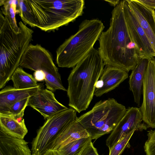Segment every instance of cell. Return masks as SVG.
<instances>
[{
  "label": "cell",
  "mask_w": 155,
  "mask_h": 155,
  "mask_svg": "<svg viewBox=\"0 0 155 155\" xmlns=\"http://www.w3.org/2000/svg\"><path fill=\"white\" fill-rule=\"evenodd\" d=\"M123 5V0H121L113 10L109 27L102 32L98 39V51L105 65L128 72L135 68L141 59L128 31Z\"/></svg>",
  "instance_id": "cell-1"
},
{
  "label": "cell",
  "mask_w": 155,
  "mask_h": 155,
  "mask_svg": "<svg viewBox=\"0 0 155 155\" xmlns=\"http://www.w3.org/2000/svg\"><path fill=\"white\" fill-rule=\"evenodd\" d=\"M22 21L45 32L58 29L83 13L84 0H18Z\"/></svg>",
  "instance_id": "cell-2"
},
{
  "label": "cell",
  "mask_w": 155,
  "mask_h": 155,
  "mask_svg": "<svg viewBox=\"0 0 155 155\" xmlns=\"http://www.w3.org/2000/svg\"><path fill=\"white\" fill-rule=\"evenodd\" d=\"M104 65L98 50L93 48L71 71L67 91L68 105L78 113L89 107Z\"/></svg>",
  "instance_id": "cell-3"
},
{
  "label": "cell",
  "mask_w": 155,
  "mask_h": 155,
  "mask_svg": "<svg viewBox=\"0 0 155 155\" xmlns=\"http://www.w3.org/2000/svg\"><path fill=\"white\" fill-rule=\"evenodd\" d=\"M19 31L13 28L8 18L0 13V89L10 80L32 39L33 30L22 21Z\"/></svg>",
  "instance_id": "cell-4"
},
{
  "label": "cell",
  "mask_w": 155,
  "mask_h": 155,
  "mask_svg": "<svg viewBox=\"0 0 155 155\" xmlns=\"http://www.w3.org/2000/svg\"><path fill=\"white\" fill-rule=\"evenodd\" d=\"M104 27L101 21L98 19L83 21L77 32L66 40L57 49L56 61L58 67H75L94 48Z\"/></svg>",
  "instance_id": "cell-5"
},
{
  "label": "cell",
  "mask_w": 155,
  "mask_h": 155,
  "mask_svg": "<svg viewBox=\"0 0 155 155\" xmlns=\"http://www.w3.org/2000/svg\"><path fill=\"white\" fill-rule=\"evenodd\" d=\"M127 109L113 98L101 100L77 121L86 130L92 140L111 132L125 114Z\"/></svg>",
  "instance_id": "cell-6"
},
{
  "label": "cell",
  "mask_w": 155,
  "mask_h": 155,
  "mask_svg": "<svg viewBox=\"0 0 155 155\" xmlns=\"http://www.w3.org/2000/svg\"><path fill=\"white\" fill-rule=\"evenodd\" d=\"M19 66L34 71H43L46 75L45 81L48 89L52 92L57 90L67 91L51 53L40 45L30 44L21 58Z\"/></svg>",
  "instance_id": "cell-7"
},
{
  "label": "cell",
  "mask_w": 155,
  "mask_h": 155,
  "mask_svg": "<svg viewBox=\"0 0 155 155\" xmlns=\"http://www.w3.org/2000/svg\"><path fill=\"white\" fill-rule=\"evenodd\" d=\"M76 111L72 108L58 113L47 119L38 130L32 142V153L42 155L52 149L57 138L71 124L77 120Z\"/></svg>",
  "instance_id": "cell-8"
},
{
  "label": "cell",
  "mask_w": 155,
  "mask_h": 155,
  "mask_svg": "<svg viewBox=\"0 0 155 155\" xmlns=\"http://www.w3.org/2000/svg\"><path fill=\"white\" fill-rule=\"evenodd\" d=\"M143 101L139 108L143 121L148 128H155V58L149 59L142 87Z\"/></svg>",
  "instance_id": "cell-9"
},
{
  "label": "cell",
  "mask_w": 155,
  "mask_h": 155,
  "mask_svg": "<svg viewBox=\"0 0 155 155\" xmlns=\"http://www.w3.org/2000/svg\"><path fill=\"white\" fill-rule=\"evenodd\" d=\"M124 18L130 38L136 45L140 58L150 59L155 57L152 45L127 0H123Z\"/></svg>",
  "instance_id": "cell-10"
},
{
  "label": "cell",
  "mask_w": 155,
  "mask_h": 155,
  "mask_svg": "<svg viewBox=\"0 0 155 155\" xmlns=\"http://www.w3.org/2000/svg\"><path fill=\"white\" fill-rule=\"evenodd\" d=\"M139 108L129 107L122 118L111 132L106 140L107 146L110 149L121 139L133 130H146L147 125L142 122Z\"/></svg>",
  "instance_id": "cell-11"
},
{
  "label": "cell",
  "mask_w": 155,
  "mask_h": 155,
  "mask_svg": "<svg viewBox=\"0 0 155 155\" xmlns=\"http://www.w3.org/2000/svg\"><path fill=\"white\" fill-rule=\"evenodd\" d=\"M28 106L38 111L46 119L68 108L57 100L52 91L41 88L29 98Z\"/></svg>",
  "instance_id": "cell-12"
},
{
  "label": "cell",
  "mask_w": 155,
  "mask_h": 155,
  "mask_svg": "<svg viewBox=\"0 0 155 155\" xmlns=\"http://www.w3.org/2000/svg\"><path fill=\"white\" fill-rule=\"evenodd\" d=\"M130 7L150 42L155 53V18L154 9L138 0H127Z\"/></svg>",
  "instance_id": "cell-13"
},
{
  "label": "cell",
  "mask_w": 155,
  "mask_h": 155,
  "mask_svg": "<svg viewBox=\"0 0 155 155\" xmlns=\"http://www.w3.org/2000/svg\"><path fill=\"white\" fill-rule=\"evenodd\" d=\"M128 77V72L122 69L105 65L97 82L94 95L98 97L117 87Z\"/></svg>",
  "instance_id": "cell-14"
},
{
  "label": "cell",
  "mask_w": 155,
  "mask_h": 155,
  "mask_svg": "<svg viewBox=\"0 0 155 155\" xmlns=\"http://www.w3.org/2000/svg\"><path fill=\"white\" fill-rule=\"evenodd\" d=\"M41 86L29 89H19L13 87H7L0 92V114H3L15 103L29 98L35 94Z\"/></svg>",
  "instance_id": "cell-15"
},
{
  "label": "cell",
  "mask_w": 155,
  "mask_h": 155,
  "mask_svg": "<svg viewBox=\"0 0 155 155\" xmlns=\"http://www.w3.org/2000/svg\"><path fill=\"white\" fill-rule=\"evenodd\" d=\"M28 143L10 136L0 129V155H32Z\"/></svg>",
  "instance_id": "cell-16"
},
{
  "label": "cell",
  "mask_w": 155,
  "mask_h": 155,
  "mask_svg": "<svg viewBox=\"0 0 155 155\" xmlns=\"http://www.w3.org/2000/svg\"><path fill=\"white\" fill-rule=\"evenodd\" d=\"M148 61L147 59H141L129 76V89L133 93L135 102L139 107L140 105L143 80Z\"/></svg>",
  "instance_id": "cell-17"
},
{
  "label": "cell",
  "mask_w": 155,
  "mask_h": 155,
  "mask_svg": "<svg viewBox=\"0 0 155 155\" xmlns=\"http://www.w3.org/2000/svg\"><path fill=\"white\" fill-rule=\"evenodd\" d=\"M89 137H90V135L86 130L76 120L69 126L59 136L52 150H57L72 141Z\"/></svg>",
  "instance_id": "cell-18"
},
{
  "label": "cell",
  "mask_w": 155,
  "mask_h": 155,
  "mask_svg": "<svg viewBox=\"0 0 155 155\" xmlns=\"http://www.w3.org/2000/svg\"><path fill=\"white\" fill-rule=\"evenodd\" d=\"M0 129L10 136L21 139L28 132L25 121L20 123L12 117L2 114H0Z\"/></svg>",
  "instance_id": "cell-19"
},
{
  "label": "cell",
  "mask_w": 155,
  "mask_h": 155,
  "mask_svg": "<svg viewBox=\"0 0 155 155\" xmlns=\"http://www.w3.org/2000/svg\"><path fill=\"white\" fill-rule=\"evenodd\" d=\"M13 87L19 89L35 87L39 85L31 74L25 72L20 67L18 68L11 76Z\"/></svg>",
  "instance_id": "cell-20"
},
{
  "label": "cell",
  "mask_w": 155,
  "mask_h": 155,
  "mask_svg": "<svg viewBox=\"0 0 155 155\" xmlns=\"http://www.w3.org/2000/svg\"><path fill=\"white\" fill-rule=\"evenodd\" d=\"M18 0H0V12L9 19L13 28L18 31L19 28L16 18V14L19 13L18 9Z\"/></svg>",
  "instance_id": "cell-21"
},
{
  "label": "cell",
  "mask_w": 155,
  "mask_h": 155,
  "mask_svg": "<svg viewBox=\"0 0 155 155\" xmlns=\"http://www.w3.org/2000/svg\"><path fill=\"white\" fill-rule=\"evenodd\" d=\"M91 140L90 137L81 138L72 141L56 150L60 155H81Z\"/></svg>",
  "instance_id": "cell-22"
},
{
  "label": "cell",
  "mask_w": 155,
  "mask_h": 155,
  "mask_svg": "<svg viewBox=\"0 0 155 155\" xmlns=\"http://www.w3.org/2000/svg\"><path fill=\"white\" fill-rule=\"evenodd\" d=\"M29 98L18 101L12 105L2 115H5L12 117L15 119L23 117L26 107L28 106Z\"/></svg>",
  "instance_id": "cell-23"
},
{
  "label": "cell",
  "mask_w": 155,
  "mask_h": 155,
  "mask_svg": "<svg viewBox=\"0 0 155 155\" xmlns=\"http://www.w3.org/2000/svg\"><path fill=\"white\" fill-rule=\"evenodd\" d=\"M135 131L130 132L109 149V155H120L124 149L129 146V140Z\"/></svg>",
  "instance_id": "cell-24"
},
{
  "label": "cell",
  "mask_w": 155,
  "mask_h": 155,
  "mask_svg": "<svg viewBox=\"0 0 155 155\" xmlns=\"http://www.w3.org/2000/svg\"><path fill=\"white\" fill-rule=\"evenodd\" d=\"M148 139L144 146L146 155H155V129L147 131Z\"/></svg>",
  "instance_id": "cell-25"
},
{
  "label": "cell",
  "mask_w": 155,
  "mask_h": 155,
  "mask_svg": "<svg viewBox=\"0 0 155 155\" xmlns=\"http://www.w3.org/2000/svg\"><path fill=\"white\" fill-rule=\"evenodd\" d=\"M81 155H99L91 140L88 143Z\"/></svg>",
  "instance_id": "cell-26"
},
{
  "label": "cell",
  "mask_w": 155,
  "mask_h": 155,
  "mask_svg": "<svg viewBox=\"0 0 155 155\" xmlns=\"http://www.w3.org/2000/svg\"><path fill=\"white\" fill-rule=\"evenodd\" d=\"M34 75L35 79L38 81H42L45 80L46 77L44 71L40 70L35 71Z\"/></svg>",
  "instance_id": "cell-27"
},
{
  "label": "cell",
  "mask_w": 155,
  "mask_h": 155,
  "mask_svg": "<svg viewBox=\"0 0 155 155\" xmlns=\"http://www.w3.org/2000/svg\"><path fill=\"white\" fill-rule=\"evenodd\" d=\"M138 1L152 9L154 10L155 9V0H138Z\"/></svg>",
  "instance_id": "cell-28"
},
{
  "label": "cell",
  "mask_w": 155,
  "mask_h": 155,
  "mask_svg": "<svg viewBox=\"0 0 155 155\" xmlns=\"http://www.w3.org/2000/svg\"><path fill=\"white\" fill-rule=\"evenodd\" d=\"M42 155H60L57 150L50 149Z\"/></svg>",
  "instance_id": "cell-29"
},
{
  "label": "cell",
  "mask_w": 155,
  "mask_h": 155,
  "mask_svg": "<svg viewBox=\"0 0 155 155\" xmlns=\"http://www.w3.org/2000/svg\"><path fill=\"white\" fill-rule=\"evenodd\" d=\"M105 1L108 2L111 5L115 7L120 2V0H105Z\"/></svg>",
  "instance_id": "cell-30"
},
{
  "label": "cell",
  "mask_w": 155,
  "mask_h": 155,
  "mask_svg": "<svg viewBox=\"0 0 155 155\" xmlns=\"http://www.w3.org/2000/svg\"><path fill=\"white\" fill-rule=\"evenodd\" d=\"M32 155H38L37 154V153H32Z\"/></svg>",
  "instance_id": "cell-31"
},
{
  "label": "cell",
  "mask_w": 155,
  "mask_h": 155,
  "mask_svg": "<svg viewBox=\"0 0 155 155\" xmlns=\"http://www.w3.org/2000/svg\"><path fill=\"white\" fill-rule=\"evenodd\" d=\"M154 17H155V11L154 12Z\"/></svg>",
  "instance_id": "cell-32"
}]
</instances>
